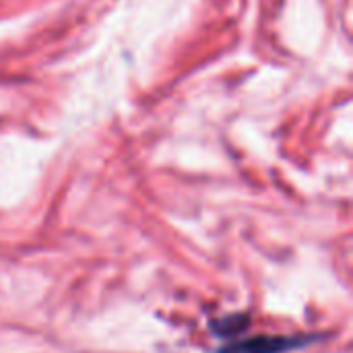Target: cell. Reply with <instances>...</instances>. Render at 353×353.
I'll return each instance as SVG.
<instances>
[{
    "mask_svg": "<svg viewBox=\"0 0 353 353\" xmlns=\"http://www.w3.org/2000/svg\"><path fill=\"white\" fill-rule=\"evenodd\" d=\"M292 341L281 337V339H256L254 343H246L234 350H228L223 353H281L283 350H290Z\"/></svg>",
    "mask_w": 353,
    "mask_h": 353,
    "instance_id": "obj_1",
    "label": "cell"
}]
</instances>
